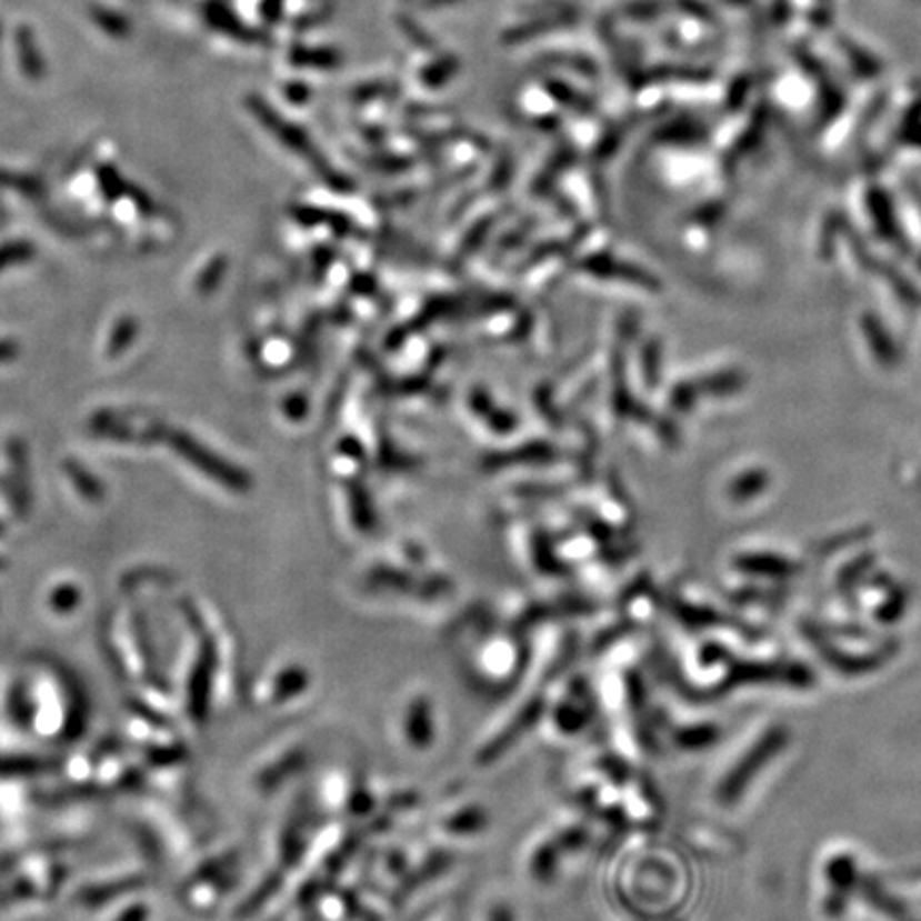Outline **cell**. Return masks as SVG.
Segmentation results:
<instances>
[{"label":"cell","mask_w":921,"mask_h":921,"mask_svg":"<svg viewBox=\"0 0 921 921\" xmlns=\"http://www.w3.org/2000/svg\"><path fill=\"white\" fill-rule=\"evenodd\" d=\"M783 732L781 730H772V732H768L762 740H758L755 742V747L753 749H749V753L744 755V758H740V762L737 763V768L723 779V783H721V790H719V798L723 800V802H732V800H737L738 795L744 791L747 788V783L751 781V779H755L758 777V772L762 770L760 765H763L765 762H770L774 755H777V751L781 749V744H783Z\"/></svg>","instance_id":"obj_1"},{"label":"cell","mask_w":921,"mask_h":921,"mask_svg":"<svg viewBox=\"0 0 921 921\" xmlns=\"http://www.w3.org/2000/svg\"><path fill=\"white\" fill-rule=\"evenodd\" d=\"M429 700L424 693L412 695L401 712V737L417 749L429 747L436 738V712Z\"/></svg>","instance_id":"obj_2"},{"label":"cell","mask_w":921,"mask_h":921,"mask_svg":"<svg viewBox=\"0 0 921 921\" xmlns=\"http://www.w3.org/2000/svg\"><path fill=\"white\" fill-rule=\"evenodd\" d=\"M173 447H176V450H178L180 454L188 457V459H190L197 468H201L203 472H208V474L213 475L216 480L227 482V484H231V487H241V484H243L241 475H238V472H236L233 468H229V465H224L220 459L211 457L208 450L197 447V442H192L190 438L176 433V436H173Z\"/></svg>","instance_id":"obj_3"},{"label":"cell","mask_w":921,"mask_h":921,"mask_svg":"<svg viewBox=\"0 0 921 921\" xmlns=\"http://www.w3.org/2000/svg\"><path fill=\"white\" fill-rule=\"evenodd\" d=\"M13 354H16V348H13V346H9V343H0V361L11 359Z\"/></svg>","instance_id":"obj_4"}]
</instances>
